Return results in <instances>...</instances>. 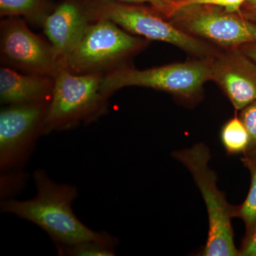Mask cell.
Wrapping results in <instances>:
<instances>
[{
  "label": "cell",
  "mask_w": 256,
  "mask_h": 256,
  "mask_svg": "<svg viewBox=\"0 0 256 256\" xmlns=\"http://www.w3.org/2000/svg\"><path fill=\"white\" fill-rule=\"evenodd\" d=\"M36 196L20 201L4 200L1 210L28 220L46 232L56 248L72 246L88 240H99L117 245V239L107 232H94L76 216L72 204L78 195L74 185L58 184L43 170L34 173Z\"/></svg>",
  "instance_id": "cell-1"
},
{
  "label": "cell",
  "mask_w": 256,
  "mask_h": 256,
  "mask_svg": "<svg viewBox=\"0 0 256 256\" xmlns=\"http://www.w3.org/2000/svg\"><path fill=\"white\" fill-rule=\"evenodd\" d=\"M172 156L191 173L206 205L208 233L202 256H239L232 227L237 206L230 205L217 186V175L210 165L212 156L208 146L204 142L197 143L172 152Z\"/></svg>",
  "instance_id": "cell-2"
},
{
  "label": "cell",
  "mask_w": 256,
  "mask_h": 256,
  "mask_svg": "<svg viewBox=\"0 0 256 256\" xmlns=\"http://www.w3.org/2000/svg\"><path fill=\"white\" fill-rule=\"evenodd\" d=\"M104 75L76 74L62 66L54 76L44 134L88 124L106 114L108 98L101 92Z\"/></svg>",
  "instance_id": "cell-3"
},
{
  "label": "cell",
  "mask_w": 256,
  "mask_h": 256,
  "mask_svg": "<svg viewBox=\"0 0 256 256\" xmlns=\"http://www.w3.org/2000/svg\"><path fill=\"white\" fill-rule=\"evenodd\" d=\"M146 44V40L132 36L110 20H96L88 26L62 66L76 74L105 75L127 66L126 60Z\"/></svg>",
  "instance_id": "cell-4"
},
{
  "label": "cell",
  "mask_w": 256,
  "mask_h": 256,
  "mask_svg": "<svg viewBox=\"0 0 256 256\" xmlns=\"http://www.w3.org/2000/svg\"><path fill=\"white\" fill-rule=\"evenodd\" d=\"M214 57L194 62L169 64L144 70L128 66L105 74L101 92L108 98L122 88H150L191 99L201 92L205 82L212 80Z\"/></svg>",
  "instance_id": "cell-5"
},
{
  "label": "cell",
  "mask_w": 256,
  "mask_h": 256,
  "mask_svg": "<svg viewBox=\"0 0 256 256\" xmlns=\"http://www.w3.org/2000/svg\"><path fill=\"white\" fill-rule=\"evenodd\" d=\"M86 12L92 22L108 20L126 32L146 40L170 44L198 56H215V50L210 45L164 20L153 8L105 1Z\"/></svg>",
  "instance_id": "cell-6"
},
{
  "label": "cell",
  "mask_w": 256,
  "mask_h": 256,
  "mask_svg": "<svg viewBox=\"0 0 256 256\" xmlns=\"http://www.w3.org/2000/svg\"><path fill=\"white\" fill-rule=\"evenodd\" d=\"M170 22L196 38L228 50L256 42V24L238 13L212 5L176 6Z\"/></svg>",
  "instance_id": "cell-7"
},
{
  "label": "cell",
  "mask_w": 256,
  "mask_h": 256,
  "mask_svg": "<svg viewBox=\"0 0 256 256\" xmlns=\"http://www.w3.org/2000/svg\"><path fill=\"white\" fill-rule=\"evenodd\" d=\"M48 102L4 106L0 112L1 173L20 171L44 134Z\"/></svg>",
  "instance_id": "cell-8"
},
{
  "label": "cell",
  "mask_w": 256,
  "mask_h": 256,
  "mask_svg": "<svg viewBox=\"0 0 256 256\" xmlns=\"http://www.w3.org/2000/svg\"><path fill=\"white\" fill-rule=\"evenodd\" d=\"M0 55L4 66L23 73L54 77L62 67L50 42L35 34L16 16L0 23Z\"/></svg>",
  "instance_id": "cell-9"
},
{
  "label": "cell",
  "mask_w": 256,
  "mask_h": 256,
  "mask_svg": "<svg viewBox=\"0 0 256 256\" xmlns=\"http://www.w3.org/2000/svg\"><path fill=\"white\" fill-rule=\"evenodd\" d=\"M212 80L223 89L236 110L256 100V64L239 48L214 57Z\"/></svg>",
  "instance_id": "cell-10"
},
{
  "label": "cell",
  "mask_w": 256,
  "mask_h": 256,
  "mask_svg": "<svg viewBox=\"0 0 256 256\" xmlns=\"http://www.w3.org/2000/svg\"><path fill=\"white\" fill-rule=\"evenodd\" d=\"M92 22L86 10L72 2L62 3L45 18L44 32L62 66Z\"/></svg>",
  "instance_id": "cell-11"
},
{
  "label": "cell",
  "mask_w": 256,
  "mask_h": 256,
  "mask_svg": "<svg viewBox=\"0 0 256 256\" xmlns=\"http://www.w3.org/2000/svg\"><path fill=\"white\" fill-rule=\"evenodd\" d=\"M54 77L20 73L3 66L0 68V102L4 106L48 102L53 94Z\"/></svg>",
  "instance_id": "cell-12"
},
{
  "label": "cell",
  "mask_w": 256,
  "mask_h": 256,
  "mask_svg": "<svg viewBox=\"0 0 256 256\" xmlns=\"http://www.w3.org/2000/svg\"><path fill=\"white\" fill-rule=\"evenodd\" d=\"M0 13L8 18L23 16L36 25L43 24L50 14L43 0H0Z\"/></svg>",
  "instance_id": "cell-13"
},
{
  "label": "cell",
  "mask_w": 256,
  "mask_h": 256,
  "mask_svg": "<svg viewBox=\"0 0 256 256\" xmlns=\"http://www.w3.org/2000/svg\"><path fill=\"white\" fill-rule=\"evenodd\" d=\"M220 140L229 154H245L249 144V136L240 118L234 117L224 124L220 131Z\"/></svg>",
  "instance_id": "cell-14"
},
{
  "label": "cell",
  "mask_w": 256,
  "mask_h": 256,
  "mask_svg": "<svg viewBox=\"0 0 256 256\" xmlns=\"http://www.w3.org/2000/svg\"><path fill=\"white\" fill-rule=\"evenodd\" d=\"M240 160L250 172V186L245 201L237 206L236 218H242L248 233L256 224V161L245 156Z\"/></svg>",
  "instance_id": "cell-15"
},
{
  "label": "cell",
  "mask_w": 256,
  "mask_h": 256,
  "mask_svg": "<svg viewBox=\"0 0 256 256\" xmlns=\"http://www.w3.org/2000/svg\"><path fill=\"white\" fill-rule=\"evenodd\" d=\"M116 244L99 240H88L72 246L57 248L60 256H114Z\"/></svg>",
  "instance_id": "cell-16"
},
{
  "label": "cell",
  "mask_w": 256,
  "mask_h": 256,
  "mask_svg": "<svg viewBox=\"0 0 256 256\" xmlns=\"http://www.w3.org/2000/svg\"><path fill=\"white\" fill-rule=\"evenodd\" d=\"M239 118L249 136V144L244 156L256 161V100L242 110Z\"/></svg>",
  "instance_id": "cell-17"
},
{
  "label": "cell",
  "mask_w": 256,
  "mask_h": 256,
  "mask_svg": "<svg viewBox=\"0 0 256 256\" xmlns=\"http://www.w3.org/2000/svg\"><path fill=\"white\" fill-rule=\"evenodd\" d=\"M248 0H186L178 3L176 6L186 5H212L218 6L229 12L238 13L242 4H246Z\"/></svg>",
  "instance_id": "cell-18"
},
{
  "label": "cell",
  "mask_w": 256,
  "mask_h": 256,
  "mask_svg": "<svg viewBox=\"0 0 256 256\" xmlns=\"http://www.w3.org/2000/svg\"><path fill=\"white\" fill-rule=\"evenodd\" d=\"M114 2L126 3V4H140L148 3L152 8L159 12L162 14L169 18L176 8V4L172 0H105Z\"/></svg>",
  "instance_id": "cell-19"
},
{
  "label": "cell",
  "mask_w": 256,
  "mask_h": 256,
  "mask_svg": "<svg viewBox=\"0 0 256 256\" xmlns=\"http://www.w3.org/2000/svg\"><path fill=\"white\" fill-rule=\"evenodd\" d=\"M239 256H256V224L245 238L239 249Z\"/></svg>",
  "instance_id": "cell-20"
},
{
  "label": "cell",
  "mask_w": 256,
  "mask_h": 256,
  "mask_svg": "<svg viewBox=\"0 0 256 256\" xmlns=\"http://www.w3.org/2000/svg\"><path fill=\"white\" fill-rule=\"evenodd\" d=\"M239 50L256 64V42L242 45L239 47Z\"/></svg>",
  "instance_id": "cell-21"
},
{
  "label": "cell",
  "mask_w": 256,
  "mask_h": 256,
  "mask_svg": "<svg viewBox=\"0 0 256 256\" xmlns=\"http://www.w3.org/2000/svg\"><path fill=\"white\" fill-rule=\"evenodd\" d=\"M246 4L248 5L250 9L256 11V0H248Z\"/></svg>",
  "instance_id": "cell-22"
},
{
  "label": "cell",
  "mask_w": 256,
  "mask_h": 256,
  "mask_svg": "<svg viewBox=\"0 0 256 256\" xmlns=\"http://www.w3.org/2000/svg\"><path fill=\"white\" fill-rule=\"evenodd\" d=\"M172 1L174 2V3L178 4V3L186 1V0H172Z\"/></svg>",
  "instance_id": "cell-23"
},
{
  "label": "cell",
  "mask_w": 256,
  "mask_h": 256,
  "mask_svg": "<svg viewBox=\"0 0 256 256\" xmlns=\"http://www.w3.org/2000/svg\"><path fill=\"white\" fill-rule=\"evenodd\" d=\"M254 14H255V16H256V11H254Z\"/></svg>",
  "instance_id": "cell-24"
}]
</instances>
